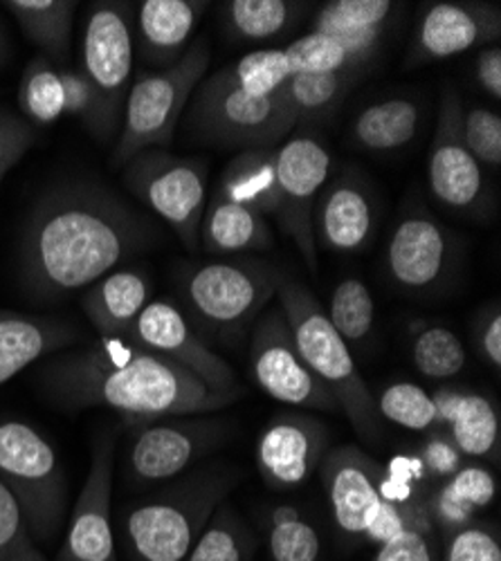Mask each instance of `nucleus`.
<instances>
[{
  "mask_svg": "<svg viewBox=\"0 0 501 561\" xmlns=\"http://www.w3.org/2000/svg\"><path fill=\"white\" fill-rule=\"evenodd\" d=\"M133 16L135 8L130 3H115V0L90 5L86 16L79 70L93 85L98 98L100 119L95 137L100 142H111L122 126L135 64Z\"/></svg>",
  "mask_w": 501,
  "mask_h": 561,
  "instance_id": "obj_9",
  "label": "nucleus"
},
{
  "mask_svg": "<svg viewBox=\"0 0 501 561\" xmlns=\"http://www.w3.org/2000/svg\"><path fill=\"white\" fill-rule=\"evenodd\" d=\"M216 190L263 218L277 216L282 201L277 149H250L237 153L225 167Z\"/></svg>",
  "mask_w": 501,
  "mask_h": 561,
  "instance_id": "obj_26",
  "label": "nucleus"
},
{
  "mask_svg": "<svg viewBox=\"0 0 501 561\" xmlns=\"http://www.w3.org/2000/svg\"><path fill=\"white\" fill-rule=\"evenodd\" d=\"M284 53L293 75H335L362 70V64L340 38L320 32L295 38L288 48H284Z\"/></svg>",
  "mask_w": 501,
  "mask_h": 561,
  "instance_id": "obj_40",
  "label": "nucleus"
},
{
  "mask_svg": "<svg viewBox=\"0 0 501 561\" xmlns=\"http://www.w3.org/2000/svg\"><path fill=\"white\" fill-rule=\"evenodd\" d=\"M61 81H64V115L77 117L90 133L98 135V98L93 85L88 83L83 72L72 66H61Z\"/></svg>",
  "mask_w": 501,
  "mask_h": 561,
  "instance_id": "obj_48",
  "label": "nucleus"
},
{
  "mask_svg": "<svg viewBox=\"0 0 501 561\" xmlns=\"http://www.w3.org/2000/svg\"><path fill=\"white\" fill-rule=\"evenodd\" d=\"M19 108L21 117L34 128L53 126L64 117V81L61 66L34 57L21 77L19 85Z\"/></svg>",
  "mask_w": 501,
  "mask_h": 561,
  "instance_id": "obj_34",
  "label": "nucleus"
},
{
  "mask_svg": "<svg viewBox=\"0 0 501 561\" xmlns=\"http://www.w3.org/2000/svg\"><path fill=\"white\" fill-rule=\"evenodd\" d=\"M293 75L284 50H257L243 59L225 66L216 75V81L230 85L250 98L275 95L280 85Z\"/></svg>",
  "mask_w": 501,
  "mask_h": 561,
  "instance_id": "obj_39",
  "label": "nucleus"
},
{
  "mask_svg": "<svg viewBox=\"0 0 501 561\" xmlns=\"http://www.w3.org/2000/svg\"><path fill=\"white\" fill-rule=\"evenodd\" d=\"M126 190L164 220L190 252L201 245L207 194V162L147 149L122 169Z\"/></svg>",
  "mask_w": 501,
  "mask_h": 561,
  "instance_id": "obj_11",
  "label": "nucleus"
},
{
  "mask_svg": "<svg viewBox=\"0 0 501 561\" xmlns=\"http://www.w3.org/2000/svg\"><path fill=\"white\" fill-rule=\"evenodd\" d=\"M277 299L295 346L315 373V378L331 391L360 438L369 443L378 440L383 434V420L376 411V396L357 373L351 348L335 333L327 310L301 284L288 276H282L280 280Z\"/></svg>",
  "mask_w": 501,
  "mask_h": 561,
  "instance_id": "obj_4",
  "label": "nucleus"
},
{
  "mask_svg": "<svg viewBox=\"0 0 501 561\" xmlns=\"http://www.w3.org/2000/svg\"><path fill=\"white\" fill-rule=\"evenodd\" d=\"M374 400L380 417L409 432H428L434 425H439V415H436L432 396L417 385H409V382L389 385Z\"/></svg>",
  "mask_w": 501,
  "mask_h": 561,
  "instance_id": "obj_41",
  "label": "nucleus"
},
{
  "mask_svg": "<svg viewBox=\"0 0 501 561\" xmlns=\"http://www.w3.org/2000/svg\"><path fill=\"white\" fill-rule=\"evenodd\" d=\"M0 561H48L34 541L21 505L0 481Z\"/></svg>",
  "mask_w": 501,
  "mask_h": 561,
  "instance_id": "obj_43",
  "label": "nucleus"
},
{
  "mask_svg": "<svg viewBox=\"0 0 501 561\" xmlns=\"http://www.w3.org/2000/svg\"><path fill=\"white\" fill-rule=\"evenodd\" d=\"M421 108L417 102L394 98L376 102L357 113L351 139L362 151L380 153L407 147L419 133Z\"/></svg>",
  "mask_w": 501,
  "mask_h": 561,
  "instance_id": "obj_29",
  "label": "nucleus"
},
{
  "mask_svg": "<svg viewBox=\"0 0 501 561\" xmlns=\"http://www.w3.org/2000/svg\"><path fill=\"white\" fill-rule=\"evenodd\" d=\"M187 133L218 149H275L297 126L277 95L250 98L207 77L190 100Z\"/></svg>",
  "mask_w": 501,
  "mask_h": 561,
  "instance_id": "obj_8",
  "label": "nucleus"
},
{
  "mask_svg": "<svg viewBox=\"0 0 501 561\" xmlns=\"http://www.w3.org/2000/svg\"><path fill=\"white\" fill-rule=\"evenodd\" d=\"M201 0H143L135 10L133 45L151 72L167 70L187 53L190 38L205 14Z\"/></svg>",
  "mask_w": 501,
  "mask_h": 561,
  "instance_id": "obj_22",
  "label": "nucleus"
},
{
  "mask_svg": "<svg viewBox=\"0 0 501 561\" xmlns=\"http://www.w3.org/2000/svg\"><path fill=\"white\" fill-rule=\"evenodd\" d=\"M304 10L291 0H232L225 3V30L239 43H263L293 30Z\"/></svg>",
  "mask_w": 501,
  "mask_h": 561,
  "instance_id": "obj_31",
  "label": "nucleus"
},
{
  "mask_svg": "<svg viewBox=\"0 0 501 561\" xmlns=\"http://www.w3.org/2000/svg\"><path fill=\"white\" fill-rule=\"evenodd\" d=\"M3 8L45 59L57 66L70 64L77 12L75 0H5Z\"/></svg>",
  "mask_w": 501,
  "mask_h": 561,
  "instance_id": "obj_27",
  "label": "nucleus"
},
{
  "mask_svg": "<svg viewBox=\"0 0 501 561\" xmlns=\"http://www.w3.org/2000/svg\"><path fill=\"white\" fill-rule=\"evenodd\" d=\"M239 472L209 465L124 507L119 535L130 561H185Z\"/></svg>",
  "mask_w": 501,
  "mask_h": 561,
  "instance_id": "obj_3",
  "label": "nucleus"
},
{
  "mask_svg": "<svg viewBox=\"0 0 501 561\" xmlns=\"http://www.w3.org/2000/svg\"><path fill=\"white\" fill-rule=\"evenodd\" d=\"M36 139L38 130L27 124L21 113L0 108V182L25 158Z\"/></svg>",
  "mask_w": 501,
  "mask_h": 561,
  "instance_id": "obj_46",
  "label": "nucleus"
},
{
  "mask_svg": "<svg viewBox=\"0 0 501 561\" xmlns=\"http://www.w3.org/2000/svg\"><path fill=\"white\" fill-rule=\"evenodd\" d=\"M497 483L483 467H459L445 485L425 503L436 528L459 530L475 522V514L494 501Z\"/></svg>",
  "mask_w": 501,
  "mask_h": 561,
  "instance_id": "obj_28",
  "label": "nucleus"
},
{
  "mask_svg": "<svg viewBox=\"0 0 501 561\" xmlns=\"http://www.w3.org/2000/svg\"><path fill=\"white\" fill-rule=\"evenodd\" d=\"M462 98L447 85L441 98L436 133L428 153V184L432 196L447 209L475 214L486 198L483 167L466 149L462 137Z\"/></svg>",
  "mask_w": 501,
  "mask_h": 561,
  "instance_id": "obj_15",
  "label": "nucleus"
},
{
  "mask_svg": "<svg viewBox=\"0 0 501 561\" xmlns=\"http://www.w3.org/2000/svg\"><path fill=\"white\" fill-rule=\"evenodd\" d=\"M126 340L187 368L212 391L243 393L235 368L201 340L190 317L167 299H151Z\"/></svg>",
  "mask_w": 501,
  "mask_h": 561,
  "instance_id": "obj_14",
  "label": "nucleus"
},
{
  "mask_svg": "<svg viewBox=\"0 0 501 561\" xmlns=\"http://www.w3.org/2000/svg\"><path fill=\"white\" fill-rule=\"evenodd\" d=\"M0 481L14 494L36 543L64 528L68 488L55 447L23 420L0 417Z\"/></svg>",
  "mask_w": 501,
  "mask_h": 561,
  "instance_id": "obj_6",
  "label": "nucleus"
},
{
  "mask_svg": "<svg viewBox=\"0 0 501 561\" xmlns=\"http://www.w3.org/2000/svg\"><path fill=\"white\" fill-rule=\"evenodd\" d=\"M201 241L209 254L259 252L272 245V231L261 214L230 201L216 190L205 205Z\"/></svg>",
  "mask_w": 501,
  "mask_h": 561,
  "instance_id": "obj_25",
  "label": "nucleus"
},
{
  "mask_svg": "<svg viewBox=\"0 0 501 561\" xmlns=\"http://www.w3.org/2000/svg\"><path fill=\"white\" fill-rule=\"evenodd\" d=\"M259 541L241 514L223 501L185 561H254Z\"/></svg>",
  "mask_w": 501,
  "mask_h": 561,
  "instance_id": "obj_32",
  "label": "nucleus"
},
{
  "mask_svg": "<svg viewBox=\"0 0 501 561\" xmlns=\"http://www.w3.org/2000/svg\"><path fill=\"white\" fill-rule=\"evenodd\" d=\"M149 241L147 220L106 184H59L27 216L19 250L21 286L38 301L83 293Z\"/></svg>",
  "mask_w": 501,
  "mask_h": 561,
  "instance_id": "obj_1",
  "label": "nucleus"
},
{
  "mask_svg": "<svg viewBox=\"0 0 501 561\" xmlns=\"http://www.w3.org/2000/svg\"><path fill=\"white\" fill-rule=\"evenodd\" d=\"M327 317L349 348H362L374 333L376 319V306L369 288L360 278H342L331 295Z\"/></svg>",
  "mask_w": 501,
  "mask_h": 561,
  "instance_id": "obj_38",
  "label": "nucleus"
},
{
  "mask_svg": "<svg viewBox=\"0 0 501 561\" xmlns=\"http://www.w3.org/2000/svg\"><path fill=\"white\" fill-rule=\"evenodd\" d=\"M434 528L436 526L430 517L428 505L423 503L412 522H409L394 539L378 546L374 561H441Z\"/></svg>",
  "mask_w": 501,
  "mask_h": 561,
  "instance_id": "obj_42",
  "label": "nucleus"
},
{
  "mask_svg": "<svg viewBox=\"0 0 501 561\" xmlns=\"http://www.w3.org/2000/svg\"><path fill=\"white\" fill-rule=\"evenodd\" d=\"M153 299L151 276L138 267L113 270L83 290L81 308L100 337H128L133 323Z\"/></svg>",
  "mask_w": 501,
  "mask_h": 561,
  "instance_id": "obj_24",
  "label": "nucleus"
},
{
  "mask_svg": "<svg viewBox=\"0 0 501 561\" xmlns=\"http://www.w3.org/2000/svg\"><path fill=\"white\" fill-rule=\"evenodd\" d=\"M445 427L462 454L499 460V415L488 398L464 393Z\"/></svg>",
  "mask_w": 501,
  "mask_h": 561,
  "instance_id": "obj_33",
  "label": "nucleus"
},
{
  "mask_svg": "<svg viewBox=\"0 0 501 561\" xmlns=\"http://www.w3.org/2000/svg\"><path fill=\"white\" fill-rule=\"evenodd\" d=\"M499 36L501 10L497 3H434L421 16L405 66L414 68L457 57L479 45L497 43Z\"/></svg>",
  "mask_w": 501,
  "mask_h": 561,
  "instance_id": "obj_17",
  "label": "nucleus"
},
{
  "mask_svg": "<svg viewBox=\"0 0 501 561\" xmlns=\"http://www.w3.org/2000/svg\"><path fill=\"white\" fill-rule=\"evenodd\" d=\"M412 362L428 380H452L466 366V346L457 333L439 323H417L409 344Z\"/></svg>",
  "mask_w": 501,
  "mask_h": 561,
  "instance_id": "obj_35",
  "label": "nucleus"
},
{
  "mask_svg": "<svg viewBox=\"0 0 501 561\" xmlns=\"http://www.w3.org/2000/svg\"><path fill=\"white\" fill-rule=\"evenodd\" d=\"M376 229V207L355 173H342L320 192L312 214L317 250L353 254L367 248Z\"/></svg>",
  "mask_w": 501,
  "mask_h": 561,
  "instance_id": "obj_21",
  "label": "nucleus"
},
{
  "mask_svg": "<svg viewBox=\"0 0 501 561\" xmlns=\"http://www.w3.org/2000/svg\"><path fill=\"white\" fill-rule=\"evenodd\" d=\"M441 561H501V543L494 528L468 524L447 535Z\"/></svg>",
  "mask_w": 501,
  "mask_h": 561,
  "instance_id": "obj_45",
  "label": "nucleus"
},
{
  "mask_svg": "<svg viewBox=\"0 0 501 561\" xmlns=\"http://www.w3.org/2000/svg\"><path fill=\"white\" fill-rule=\"evenodd\" d=\"M282 272L265 261H212L182 272L180 299L216 335H239L277 297Z\"/></svg>",
  "mask_w": 501,
  "mask_h": 561,
  "instance_id": "obj_7",
  "label": "nucleus"
},
{
  "mask_svg": "<svg viewBox=\"0 0 501 561\" xmlns=\"http://www.w3.org/2000/svg\"><path fill=\"white\" fill-rule=\"evenodd\" d=\"M43 391L59 407L81 411L106 407L130 420L214 413L241 393L212 391L194 373L126 337H102L66 351L41 368Z\"/></svg>",
  "mask_w": 501,
  "mask_h": 561,
  "instance_id": "obj_2",
  "label": "nucleus"
},
{
  "mask_svg": "<svg viewBox=\"0 0 501 561\" xmlns=\"http://www.w3.org/2000/svg\"><path fill=\"white\" fill-rule=\"evenodd\" d=\"M329 171L331 151L320 137L301 133L277 149V178L282 196L277 220L286 237L295 243L312 276L320 274L312 214L317 196H320L329 180Z\"/></svg>",
  "mask_w": 501,
  "mask_h": 561,
  "instance_id": "obj_13",
  "label": "nucleus"
},
{
  "mask_svg": "<svg viewBox=\"0 0 501 561\" xmlns=\"http://www.w3.org/2000/svg\"><path fill=\"white\" fill-rule=\"evenodd\" d=\"M207 66L209 45L194 41L175 66L160 72L143 70L133 79L111 156L113 169H124L147 149L167 151L173 145L178 122L205 79Z\"/></svg>",
  "mask_w": 501,
  "mask_h": 561,
  "instance_id": "obj_5",
  "label": "nucleus"
},
{
  "mask_svg": "<svg viewBox=\"0 0 501 561\" xmlns=\"http://www.w3.org/2000/svg\"><path fill=\"white\" fill-rule=\"evenodd\" d=\"M335 528L342 539L364 541V519L380 501L385 470L369 454L353 445L327 451L320 467Z\"/></svg>",
  "mask_w": 501,
  "mask_h": 561,
  "instance_id": "obj_20",
  "label": "nucleus"
},
{
  "mask_svg": "<svg viewBox=\"0 0 501 561\" xmlns=\"http://www.w3.org/2000/svg\"><path fill=\"white\" fill-rule=\"evenodd\" d=\"M360 72L335 75H291L275 95L295 117V124L322 122L344 100Z\"/></svg>",
  "mask_w": 501,
  "mask_h": 561,
  "instance_id": "obj_30",
  "label": "nucleus"
},
{
  "mask_svg": "<svg viewBox=\"0 0 501 561\" xmlns=\"http://www.w3.org/2000/svg\"><path fill=\"white\" fill-rule=\"evenodd\" d=\"M113 438L102 436L77 496L57 561H119L111 526Z\"/></svg>",
  "mask_w": 501,
  "mask_h": 561,
  "instance_id": "obj_18",
  "label": "nucleus"
},
{
  "mask_svg": "<svg viewBox=\"0 0 501 561\" xmlns=\"http://www.w3.org/2000/svg\"><path fill=\"white\" fill-rule=\"evenodd\" d=\"M265 543L270 561H322V537L295 505L270 512Z\"/></svg>",
  "mask_w": 501,
  "mask_h": 561,
  "instance_id": "obj_36",
  "label": "nucleus"
},
{
  "mask_svg": "<svg viewBox=\"0 0 501 561\" xmlns=\"http://www.w3.org/2000/svg\"><path fill=\"white\" fill-rule=\"evenodd\" d=\"M423 470L439 479H449L462 467V451L452 443L449 436H430L423 447Z\"/></svg>",
  "mask_w": 501,
  "mask_h": 561,
  "instance_id": "obj_49",
  "label": "nucleus"
},
{
  "mask_svg": "<svg viewBox=\"0 0 501 561\" xmlns=\"http://www.w3.org/2000/svg\"><path fill=\"white\" fill-rule=\"evenodd\" d=\"M79 340L81 333L61 319L0 308V387L45 355L66 351Z\"/></svg>",
  "mask_w": 501,
  "mask_h": 561,
  "instance_id": "obj_23",
  "label": "nucleus"
},
{
  "mask_svg": "<svg viewBox=\"0 0 501 561\" xmlns=\"http://www.w3.org/2000/svg\"><path fill=\"white\" fill-rule=\"evenodd\" d=\"M331 434L320 417L282 413L270 420L257 443V467L272 490L306 483L329 451Z\"/></svg>",
  "mask_w": 501,
  "mask_h": 561,
  "instance_id": "obj_16",
  "label": "nucleus"
},
{
  "mask_svg": "<svg viewBox=\"0 0 501 561\" xmlns=\"http://www.w3.org/2000/svg\"><path fill=\"white\" fill-rule=\"evenodd\" d=\"M423 501L412 503H391L380 499L364 519V541L374 546H383L389 539H394L409 522L414 519V514L421 510Z\"/></svg>",
  "mask_w": 501,
  "mask_h": 561,
  "instance_id": "obj_47",
  "label": "nucleus"
},
{
  "mask_svg": "<svg viewBox=\"0 0 501 561\" xmlns=\"http://www.w3.org/2000/svg\"><path fill=\"white\" fill-rule=\"evenodd\" d=\"M462 137L481 167H501V117L494 111L472 106L462 111Z\"/></svg>",
  "mask_w": 501,
  "mask_h": 561,
  "instance_id": "obj_44",
  "label": "nucleus"
},
{
  "mask_svg": "<svg viewBox=\"0 0 501 561\" xmlns=\"http://www.w3.org/2000/svg\"><path fill=\"white\" fill-rule=\"evenodd\" d=\"M126 425L130 427L124 456L126 479L138 488L164 483L187 472L232 432L230 420L209 413L130 420Z\"/></svg>",
  "mask_w": 501,
  "mask_h": 561,
  "instance_id": "obj_10",
  "label": "nucleus"
},
{
  "mask_svg": "<svg viewBox=\"0 0 501 561\" xmlns=\"http://www.w3.org/2000/svg\"><path fill=\"white\" fill-rule=\"evenodd\" d=\"M8 36H5V30H3V25H0V64H5V59H8Z\"/></svg>",
  "mask_w": 501,
  "mask_h": 561,
  "instance_id": "obj_52",
  "label": "nucleus"
},
{
  "mask_svg": "<svg viewBox=\"0 0 501 561\" xmlns=\"http://www.w3.org/2000/svg\"><path fill=\"white\" fill-rule=\"evenodd\" d=\"M452 259L447 231L425 209L407 211L387 243V272L402 293H430L436 288Z\"/></svg>",
  "mask_w": 501,
  "mask_h": 561,
  "instance_id": "obj_19",
  "label": "nucleus"
},
{
  "mask_svg": "<svg viewBox=\"0 0 501 561\" xmlns=\"http://www.w3.org/2000/svg\"><path fill=\"white\" fill-rule=\"evenodd\" d=\"M250 370L257 387L272 400L315 411H340L331 391L299 355L280 306L267 310L254 325Z\"/></svg>",
  "mask_w": 501,
  "mask_h": 561,
  "instance_id": "obj_12",
  "label": "nucleus"
},
{
  "mask_svg": "<svg viewBox=\"0 0 501 561\" xmlns=\"http://www.w3.org/2000/svg\"><path fill=\"white\" fill-rule=\"evenodd\" d=\"M389 0H331L312 21V32L335 38H355L374 32H385L396 12Z\"/></svg>",
  "mask_w": 501,
  "mask_h": 561,
  "instance_id": "obj_37",
  "label": "nucleus"
},
{
  "mask_svg": "<svg viewBox=\"0 0 501 561\" xmlns=\"http://www.w3.org/2000/svg\"><path fill=\"white\" fill-rule=\"evenodd\" d=\"M477 79L479 85L488 92V98H501V48L488 45L477 57Z\"/></svg>",
  "mask_w": 501,
  "mask_h": 561,
  "instance_id": "obj_50",
  "label": "nucleus"
},
{
  "mask_svg": "<svg viewBox=\"0 0 501 561\" xmlns=\"http://www.w3.org/2000/svg\"><path fill=\"white\" fill-rule=\"evenodd\" d=\"M479 346L483 357L490 362V366L499 368L501 366V314L497 308L488 312L481 323Z\"/></svg>",
  "mask_w": 501,
  "mask_h": 561,
  "instance_id": "obj_51",
  "label": "nucleus"
}]
</instances>
